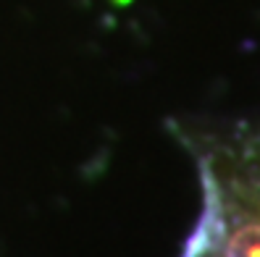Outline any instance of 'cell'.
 <instances>
[{
    "instance_id": "1",
    "label": "cell",
    "mask_w": 260,
    "mask_h": 257,
    "mask_svg": "<svg viewBox=\"0 0 260 257\" xmlns=\"http://www.w3.org/2000/svg\"><path fill=\"white\" fill-rule=\"evenodd\" d=\"M203 210L179 257H260V124L194 129Z\"/></svg>"
}]
</instances>
